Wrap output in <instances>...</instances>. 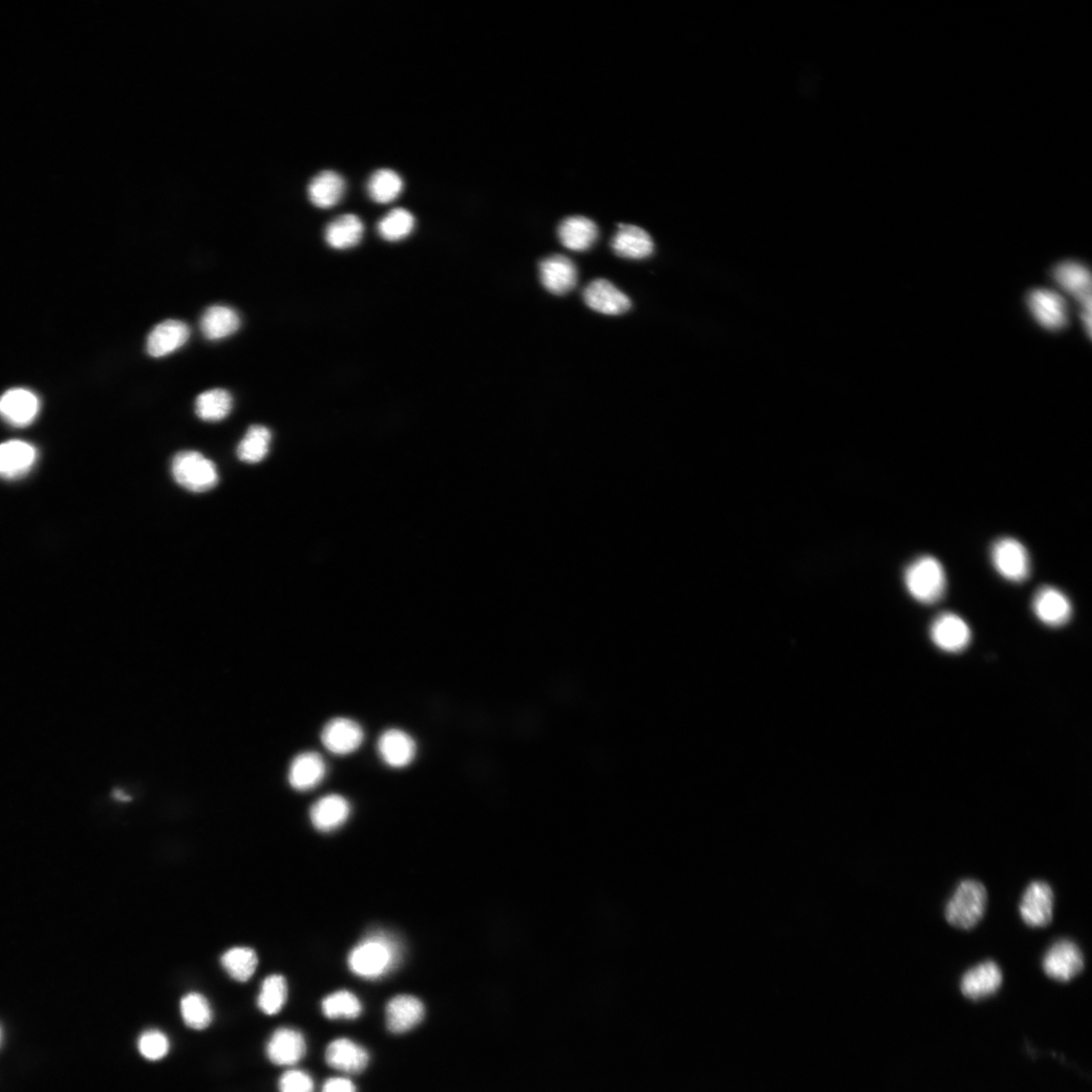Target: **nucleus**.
<instances>
[{"mask_svg":"<svg viewBox=\"0 0 1092 1092\" xmlns=\"http://www.w3.org/2000/svg\"><path fill=\"white\" fill-rule=\"evenodd\" d=\"M402 955V946L395 937L375 932L352 949L349 956V966L358 977L375 980L393 971Z\"/></svg>","mask_w":1092,"mask_h":1092,"instance_id":"obj_1","label":"nucleus"},{"mask_svg":"<svg viewBox=\"0 0 1092 1092\" xmlns=\"http://www.w3.org/2000/svg\"><path fill=\"white\" fill-rule=\"evenodd\" d=\"M905 583L916 602L935 604L945 595L946 573L941 564L931 555L920 556L906 570Z\"/></svg>","mask_w":1092,"mask_h":1092,"instance_id":"obj_2","label":"nucleus"},{"mask_svg":"<svg viewBox=\"0 0 1092 1092\" xmlns=\"http://www.w3.org/2000/svg\"><path fill=\"white\" fill-rule=\"evenodd\" d=\"M987 906V888L977 881H963L949 899L945 916L951 926L968 931L980 922Z\"/></svg>","mask_w":1092,"mask_h":1092,"instance_id":"obj_3","label":"nucleus"},{"mask_svg":"<svg viewBox=\"0 0 1092 1092\" xmlns=\"http://www.w3.org/2000/svg\"><path fill=\"white\" fill-rule=\"evenodd\" d=\"M171 473L181 487L192 492L209 491L219 482L216 464L195 451L177 454L171 463Z\"/></svg>","mask_w":1092,"mask_h":1092,"instance_id":"obj_4","label":"nucleus"},{"mask_svg":"<svg viewBox=\"0 0 1092 1092\" xmlns=\"http://www.w3.org/2000/svg\"><path fill=\"white\" fill-rule=\"evenodd\" d=\"M1025 302L1036 322L1044 329L1058 332L1068 325V305L1058 293L1034 289L1027 293Z\"/></svg>","mask_w":1092,"mask_h":1092,"instance_id":"obj_5","label":"nucleus"},{"mask_svg":"<svg viewBox=\"0 0 1092 1092\" xmlns=\"http://www.w3.org/2000/svg\"><path fill=\"white\" fill-rule=\"evenodd\" d=\"M992 561L997 573L1011 582H1024L1030 575L1029 553L1015 539L1004 538L995 542L992 548Z\"/></svg>","mask_w":1092,"mask_h":1092,"instance_id":"obj_6","label":"nucleus"},{"mask_svg":"<svg viewBox=\"0 0 1092 1092\" xmlns=\"http://www.w3.org/2000/svg\"><path fill=\"white\" fill-rule=\"evenodd\" d=\"M1042 966L1047 976L1060 982H1068L1082 972L1084 958L1075 941L1064 938L1057 940L1049 948L1043 958Z\"/></svg>","mask_w":1092,"mask_h":1092,"instance_id":"obj_7","label":"nucleus"},{"mask_svg":"<svg viewBox=\"0 0 1092 1092\" xmlns=\"http://www.w3.org/2000/svg\"><path fill=\"white\" fill-rule=\"evenodd\" d=\"M1052 277L1057 285L1074 296L1081 307V320L1091 319V276L1084 265L1076 261H1065L1052 268Z\"/></svg>","mask_w":1092,"mask_h":1092,"instance_id":"obj_8","label":"nucleus"},{"mask_svg":"<svg viewBox=\"0 0 1092 1092\" xmlns=\"http://www.w3.org/2000/svg\"><path fill=\"white\" fill-rule=\"evenodd\" d=\"M1054 892L1045 882H1033L1023 892L1020 913L1026 926L1044 928L1052 922Z\"/></svg>","mask_w":1092,"mask_h":1092,"instance_id":"obj_9","label":"nucleus"},{"mask_svg":"<svg viewBox=\"0 0 1092 1092\" xmlns=\"http://www.w3.org/2000/svg\"><path fill=\"white\" fill-rule=\"evenodd\" d=\"M934 644L947 653H961L971 641V630L966 621L955 613L939 614L931 627Z\"/></svg>","mask_w":1092,"mask_h":1092,"instance_id":"obj_10","label":"nucleus"},{"mask_svg":"<svg viewBox=\"0 0 1092 1092\" xmlns=\"http://www.w3.org/2000/svg\"><path fill=\"white\" fill-rule=\"evenodd\" d=\"M583 298L590 309L608 316L626 314L632 306L630 298L605 278L591 282L583 292Z\"/></svg>","mask_w":1092,"mask_h":1092,"instance_id":"obj_11","label":"nucleus"},{"mask_svg":"<svg viewBox=\"0 0 1092 1092\" xmlns=\"http://www.w3.org/2000/svg\"><path fill=\"white\" fill-rule=\"evenodd\" d=\"M364 740L362 727L347 717L331 719L321 734V741L334 755L346 756L356 751Z\"/></svg>","mask_w":1092,"mask_h":1092,"instance_id":"obj_12","label":"nucleus"},{"mask_svg":"<svg viewBox=\"0 0 1092 1092\" xmlns=\"http://www.w3.org/2000/svg\"><path fill=\"white\" fill-rule=\"evenodd\" d=\"M540 276L544 288L554 295H565L577 284V269L569 257L554 254L540 263Z\"/></svg>","mask_w":1092,"mask_h":1092,"instance_id":"obj_13","label":"nucleus"},{"mask_svg":"<svg viewBox=\"0 0 1092 1092\" xmlns=\"http://www.w3.org/2000/svg\"><path fill=\"white\" fill-rule=\"evenodd\" d=\"M306 1052L307 1044L304 1036L290 1027L276 1030L266 1047L269 1060L278 1066H294L305 1057Z\"/></svg>","mask_w":1092,"mask_h":1092,"instance_id":"obj_14","label":"nucleus"},{"mask_svg":"<svg viewBox=\"0 0 1092 1092\" xmlns=\"http://www.w3.org/2000/svg\"><path fill=\"white\" fill-rule=\"evenodd\" d=\"M1002 972L994 961H985L969 969L961 979V992L978 1000L994 994L1001 987Z\"/></svg>","mask_w":1092,"mask_h":1092,"instance_id":"obj_15","label":"nucleus"},{"mask_svg":"<svg viewBox=\"0 0 1092 1092\" xmlns=\"http://www.w3.org/2000/svg\"><path fill=\"white\" fill-rule=\"evenodd\" d=\"M1033 609L1039 620L1051 628L1066 625L1073 615V606L1069 599L1060 590L1051 586H1045L1037 591Z\"/></svg>","mask_w":1092,"mask_h":1092,"instance_id":"obj_16","label":"nucleus"},{"mask_svg":"<svg viewBox=\"0 0 1092 1092\" xmlns=\"http://www.w3.org/2000/svg\"><path fill=\"white\" fill-rule=\"evenodd\" d=\"M611 248L621 259L631 261L647 260L655 252L654 240L646 230L626 224L618 225Z\"/></svg>","mask_w":1092,"mask_h":1092,"instance_id":"obj_17","label":"nucleus"},{"mask_svg":"<svg viewBox=\"0 0 1092 1092\" xmlns=\"http://www.w3.org/2000/svg\"><path fill=\"white\" fill-rule=\"evenodd\" d=\"M423 1002L413 996L401 994L393 997L385 1009V1022L390 1032L404 1034L414 1029L424 1019Z\"/></svg>","mask_w":1092,"mask_h":1092,"instance_id":"obj_18","label":"nucleus"},{"mask_svg":"<svg viewBox=\"0 0 1092 1092\" xmlns=\"http://www.w3.org/2000/svg\"><path fill=\"white\" fill-rule=\"evenodd\" d=\"M325 1058L331 1068L352 1076L363 1073L370 1063L366 1049L346 1038L331 1042L326 1049Z\"/></svg>","mask_w":1092,"mask_h":1092,"instance_id":"obj_19","label":"nucleus"},{"mask_svg":"<svg viewBox=\"0 0 1092 1092\" xmlns=\"http://www.w3.org/2000/svg\"><path fill=\"white\" fill-rule=\"evenodd\" d=\"M378 752L389 767L395 769L409 766L415 759L417 746L415 741L406 733L392 728L378 739Z\"/></svg>","mask_w":1092,"mask_h":1092,"instance_id":"obj_20","label":"nucleus"},{"mask_svg":"<svg viewBox=\"0 0 1092 1092\" xmlns=\"http://www.w3.org/2000/svg\"><path fill=\"white\" fill-rule=\"evenodd\" d=\"M190 336V329L182 321L166 320L149 334L147 352L153 357H163L182 348Z\"/></svg>","mask_w":1092,"mask_h":1092,"instance_id":"obj_21","label":"nucleus"},{"mask_svg":"<svg viewBox=\"0 0 1092 1092\" xmlns=\"http://www.w3.org/2000/svg\"><path fill=\"white\" fill-rule=\"evenodd\" d=\"M350 811V804L344 797L330 795L313 804L310 819L319 831L331 832L348 822Z\"/></svg>","mask_w":1092,"mask_h":1092,"instance_id":"obj_22","label":"nucleus"},{"mask_svg":"<svg viewBox=\"0 0 1092 1092\" xmlns=\"http://www.w3.org/2000/svg\"><path fill=\"white\" fill-rule=\"evenodd\" d=\"M39 410L40 402L38 398L28 390H11L0 398V415L16 427L31 424Z\"/></svg>","mask_w":1092,"mask_h":1092,"instance_id":"obj_23","label":"nucleus"},{"mask_svg":"<svg viewBox=\"0 0 1092 1092\" xmlns=\"http://www.w3.org/2000/svg\"><path fill=\"white\" fill-rule=\"evenodd\" d=\"M326 772L327 766L322 756L306 752L293 760L289 770V782L297 791H309L324 780Z\"/></svg>","mask_w":1092,"mask_h":1092,"instance_id":"obj_24","label":"nucleus"},{"mask_svg":"<svg viewBox=\"0 0 1092 1092\" xmlns=\"http://www.w3.org/2000/svg\"><path fill=\"white\" fill-rule=\"evenodd\" d=\"M36 458L35 447L25 441L11 440L0 444V477L13 479L24 476Z\"/></svg>","mask_w":1092,"mask_h":1092,"instance_id":"obj_25","label":"nucleus"},{"mask_svg":"<svg viewBox=\"0 0 1092 1092\" xmlns=\"http://www.w3.org/2000/svg\"><path fill=\"white\" fill-rule=\"evenodd\" d=\"M558 235L561 243L567 249L585 252L597 242L599 229L596 223L589 218L573 216L561 222Z\"/></svg>","mask_w":1092,"mask_h":1092,"instance_id":"obj_26","label":"nucleus"},{"mask_svg":"<svg viewBox=\"0 0 1092 1092\" xmlns=\"http://www.w3.org/2000/svg\"><path fill=\"white\" fill-rule=\"evenodd\" d=\"M347 183L344 178L332 170L317 175L309 183V199L320 209H330L340 203L346 194Z\"/></svg>","mask_w":1092,"mask_h":1092,"instance_id":"obj_27","label":"nucleus"},{"mask_svg":"<svg viewBox=\"0 0 1092 1092\" xmlns=\"http://www.w3.org/2000/svg\"><path fill=\"white\" fill-rule=\"evenodd\" d=\"M364 235L362 221L353 213L337 217L325 229V241L333 249L347 250L358 245Z\"/></svg>","mask_w":1092,"mask_h":1092,"instance_id":"obj_28","label":"nucleus"},{"mask_svg":"<svg viewBox=\"0 0 1092 1092\" xmlns=\"http://www.w3.org/2000/svg\"><path fill=\"white\" fill-rule=\"evenodd\" d=\"M241 321L237 311L226 306H212L203 315L201 329L209 340H221L238 332Z\"/></svg>","mask_w":1092,"mask_h":1092,"instance_id":"obj_29","label":"nucleus"},{"mask_svg":"<svg viewBox=\"0 0 1092 1092\" xmlns=\"http://www.w3.org/2000/svg\"><path fill=\"white\" fill-rule=\"evenodd\" d=\"M271 437V433L267 427L252 425L238 444V459L247 463L263 462L269 453Z\"/></svg>","mask_w":1092,"mask_h":1092,"instance_id":"obj_30","label":"nucleus"},{"mask_svg":"<svg viewBox=\"0 0 1092 1092\" xmlns=\"http://www.w3.org/2000/svg\"><path fill=\"white\" fill-rule=\"evenodd\" d=\"M233 398L223 389H213L201 394L196 400V413L204 421L224 420L232 411Z\"/></svg>","mask_w":1092,"mask_h":1092,"instance_id":"obj_31","label":"nucleus"},{"mask_svg":"<svg viewBox=\"0 0 1092 1092\" xmlns=\"http://www.w3.org/2000/svg\"><path fill=\"white\" fill-rule=\"evenodd\" d=\"M226 972L239 982L248 981L259 966V957L254 950L238 947L228 950L221 958Z\"/></svg>","mask_w":1092,"mask_h":1092,"instance_id":"obj_32","label":"nucleus"},{"mask_svg":"<svg viewBox=\"0 0 1092 1092\" xmlns=\"http://www.w3.org/2000/svg\"><path fill=\"white\" fill-rule=\"evenodd\" d=\"M403 186V181L396 171L378 169L368 182V192L374 202L389 204L400 196Z\"/></svg>","mask_w":1092,"mask_h":1092,"instance_id":"obj_33","label":"nucleus"},{"mask_svg":"<svg viewBox=\"0 0 1092 1092\" xmlns=\"http://www.w3.org/2000/svg\"><path fill=\"white\" fill-rule=\"evenodd\" d=\"M415 228V218L409 210L395 209L378 223V231L385 241L398 242L408 238Z\"/></svg>","mask_w":1092,"mask_h":1092,"instance_id":"obj_34","label":"nucleus"},{"mask_svg":"<svg viewBox=\"0 0 1092 1092\" xmlns=\"http://www.w3.org/2000/svg\"><path fill=\"white\" fill-rule=\"evenodd\" d=\"M288 983L284 976L274 974L266 977L257 999L260 1009L267 1016L280 1013L287 1002Z\"/></svg>","mask_w":1092,"mask_h":1092,"instance_id":"obj_35","label":"nucleus"},{"mask_svg":"<svg viewBox=\"0 0 1092 1092\" xmlns=\"http://www.w3.org/2000/svg\"><path fill=\"white\" fill-rule=\"evenodd\" d=\"M183 1022L190 1029L202 1031L212 1021V1011L208 999L197 993L186 994L181 1001Z\"/></svg>","mask_w":1092,"mask_h":1092,"instance_id":"obj_36","label":"nucleus"},{"mask_svg":"<svg viewBox=\"0 0 1092 1092\" xmlns=\"http://www.w3.org/2000/svg\"><path fill=\"white\" fill-rule=\"evenodd\" d=\"M322 1012L330 1020H354L361 1015L362 1005L355 994L340 991L323 999Z\"/></svg>","mask_w":1092,"mask_h":1092,"instance_id":"obj_37","label":"nucleus"},{"mask_svg":"<svg viewBox=\"0 0 1092 1092\" xmlns=\"http://www.w3.org/2000/svg\"><path fill=\"white\" fill-rule=\"evenodd\" d=\"M140 1054L147 1060L163 1059L169 1052L170 1043L166 1035L158 1030L144 1032L138 1041Z\"/></svg>","mask_w":1092,"mask_h":1092,"instance_id":"obj_38","label":"nucleus"},{"mask_svg":"<svg viewBox=\"0 0 1092 1092\" xmlns=\"http://www.w3.org/2000/svg\"><path fill=\"white\" fill-rule=\"evenodd\" d=\"M280 1092H315L314 1080L303 1070L292 1069L278 1082Z\"/></svg>","mask_w":1092,"mask_h":1092,"instance_id":"obj_39","label":"nucleus"},{"mask_svg":"<svg viewBox=\"0 0 1092 1092\" xmlns=\"http://www.w3.org/2000/svg\"><path fill=\"white\" fill-rule=\"evenodd\" d=\"M322 1092H357V1090L353 1082L349 1078H334L324 1083Z\"/></svg>","mask_w":1092,"mask_h":1092,"instance_id":"obj_40","label":"nucleus"},{"mask_svg":"<svg viewBox=\"0 0 1092 1092\" xmlns=\"http://www.w3.org/2000/svg\"><path fill=\"white\" fill-rule=\"evenodd\" d=\"M114 797H115V798H116L117 799H119V800H122V801H127V800H131V798H128L127 796H126V795H125V792H123V791H121V790H116V791L114 792Z\"/></svg>","mask_w":1092,"mask_h":1092,"instance_id":"obj_41","label":"nucleus"}]
</instances>
